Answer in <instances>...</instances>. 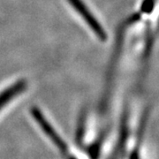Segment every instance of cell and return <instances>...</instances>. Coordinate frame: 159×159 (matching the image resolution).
<instances>
[{
  "mask_svg": "<svg viewBox=\"0 0 159 159\" xmlns=\"http://www.w3.org/2000/svg\"><path fill=\"white\" fill-rule=\"evenodd\" d=\"M69 3L77 11L80 15L82 17L88 26L92 29V31L97 34V36L101 41H106L107 34L104 29L101 26V24L95 18V16L91 13L89 9L86 6L82 0H69Z\"/></svg>",
  "mask_w": 159,
  "mask_h": 159,
  "instance_id": "6da1fadb",
  "label": "cell"
},
{
  "mask_svg": "<svg viewBox=\"0 0 159 159\" xmlns=\"http://www.w3.org/2000/svg\"><path fill=\"white\" fill-rule=\"evenodd\" d=\"M31 113L33 115L34 120L40 125V127L42 128V130L43 131V133L49 137V139L55 144V146L59 150H61L63 153H66L67 151V146H66V142H64L61 139V137L57 134V132L52 127V125L50 124V122L45 119V117L41 112L39 109L36 108V107L32 108L31 109Z\"/></svg>",
  "mask_w": 159,
  "mask_h": 159,
  "instance_id": "7a4b0ae2",
  "label": "cell"
},
{
  "mask_svg": "<svg viewBox=\"0 0 159 159\" xmlns=\"http://www.w3.org/2000/svg\"><path fill=\"white\" fill-rule=\"evenodd\" d=\"M26 85H27L26 81L20 80V81L16 82L15 84L9 87L7 89L3 91L0 94V109L2 108L4 105H6V103L9 102L11 99H12L16 95L20 94V92H22L25 89Z\"/></svg>",
  "mask_w": 159,
  "mask_h": 159,
  "instance_id": "3957f363",
  "label": "cell"
}]
</instances>
